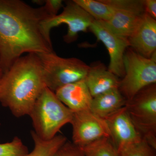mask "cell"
Listing matches in <instances>:
<instances>
[{"instance_id":"15","label":"cell","mask_w":156,"mask_h":156,"mask_svg":"<svg viewBox=\"0 0 156 156\" xmlns=\"http://www.w3.org/2000/svg\"><path fill=\"white\" fill-rule=\"evenodd\" d=\"M126 101L119 89H112L93 97L90 110L95 115L105 119L125 107Z\"/></svg>"},{"instance_id":"18","label":"cell","mask_w":156,"mask_h":156,"mask_svg":"<svg viewBox=\"0 0 156 156\" xmlns=\"http://www.w3.org/2000/svg\"><path fill=\"white\" fill-rule=\"evenodd\" d=\"M81 148L85 156H119V152L107 137L98 140Z\"/></svg>"},{"instance_id":"2","label":"cell","mask_w":156,"mask_h":156,"mask_svg":"<svg viewBox=\"0 0 156 156\" xmlns=\"http://www.w3.org/2000/svg\"><path fill=\"white\" fill-rule=\"evenodd\" d=\"M45 87L38 56L28 53L20 57L5 73L0 102L14 116L29 115Z\"/></svg>"},{"instance_id":"3","label":"cell","mask_w":156,"mask_h":156,"mask_svg":"<svg viewBox=\"0 0 156 156\" xmlns=\"http://www.w3.org/2000/svg\"><path fill=\"white\" fill-rule=\"evenodd\" d=\"M73 112L58 99L55 92L45 87L29 115L34 132L41 139L49 140L63 126L71 123Z\"/></svg>"},{"instance_id":"25","label":"cell","mask_w":156,"mask_h":156,"mask_svg":"<svg viewBox=\"0 0 156 156\" xmlns=\"http://www.w3.org/2000/svg\"></svg>"},{"instance_id":"23","label":"cell","mask_w":156,"mask_h":156,"mask_svg":"<svg viewBox=\"0 0 156 156\" xmlns=\"http://www.w3.org/2000/svg\"><path fill=\"white\" fill-rule=\"evenodd\" d=\"M145 12L153 19H156V0H144Z\"/></svg>"},{"instance_id":"22","label":"cell","mask_w":156,"mask_h":156,"mask_svg":"<svg viewBox=\"0 0 156 156\" xmlns=\"http://www.w3.org/2000/svg\"><path fill=\"white\" fill-rule=\"evenodd\" d=\"M44 2L43 7L51 18L56 16L59 10L63 7L62 0H46Z\"/></svg>"},{"instance_id":"1","label":"cell","mask_w":156,"mask_h":156,"mask_svg":"<svg viewBox=\"0 0 156 156\" xmlns=\"http://www.w3.org/2000/svg\"><path fill=\"white\" fill-rule=\"evenodd\" d=\"M51 18L43 6L21 0H0V68L5 73L24 53L53 51L42 23Z\"/></svg>"},{"instance_id":"19","label":"cell","mask_w":156,"mask_h":156,"mask_svg":"<svg viewBox=\"0 0 156 156\" xmlns=\"http://www.w3.org/2000/svg\"><path fill=\"white\" fill-rule=\"evenodd\" d=\"M156 150L142 139L124 148L119 153V156H156Z\"/></svg>"},{"instance_id":"17","label":"cell","mask_w":156,"mask_h":156,"mask_svg":"<svg viewBox=\"0 0 156 156\" xmlns=\"http://www.w3.org/2000/svg\"><path fill=\"white\" fill-rule=\"evenodd\" d=\"M95 20L107 22L114 12L113 8L102 0H74Z\"/></svg>"},{"instance_id":"11","label":"cell","mask_w":156,"mask_h":156,"mask_svg":"<svg viewBox=\"0 0 156 156\" xmlns=\"http://www.w3.org/2000/svg\"><path fill=\"white\" fill-rule=\"evenodd\" d=\"M110 139L119 152L124 148L142 140L129 118L125 107L105 119Z\"/></svg>"},{"instance_id":"5","label":"cell","mask_w":156,"mask_h":156,"mask_svg":"<svg viewBox=\"0 0 156 156\" xmlns=\"http://www.w3.org/2000/svg\"><path fill=\"white\" fill-rule=\"evenodd\" d=\"M125 107L142 139L156 149V83L141 89Z\"/></svg>"},{"instance_id":"24","label":"cell","mask_w":156,"mask_h":156,"mask_svg":"<svg viewBox=\"0 0 156 156\" xmlns=\"http://www.w3.org/2000/svg\"><path fill=\"white\" fill-rule=\"evenodd\" d=\"M4 74H5V73L4 72L2 69L0 68V94H1V89H2V84Z\"/></svg>"},{"instance_id":"4","label":"cell","mask_w":156,"mask_h":156,"mask_svg":"<svg viewBox=\"0 0 156 156\" xmlns=\"http://www.w3.org/2000/svg\"><path fill=\"white\" fill-rule=\"evenodd\" d=\"M37 54L41 63L45 86L53 92L87 76L89 66L79 58H63L54 51Z\"/></svg>"},{"instance_id":"12","label":"cell","mask_w":156,"mask_h":156,"mask_svg":"<svg viewBox=\"0 0 156 156\" xmlns=\"http://www.w3.org/2000/svg\"><path fill=\"white\" fill-rule=\"evenodd\" d=\"M130 48L141 56L151 58L156 52V20L145 13L128 39Z\"/></svg>"},{"instance_id":"20","label":"cell","mask_w":156,"mask_h":156,"mask_svg":"<svg viewBox=\"0 0 156 156\" xmlns=\"http://www.w3.org/2000/svg\"><path fill=\"white\" fill-rule=\"evenodd\" d=\"M28 153L27 147L17 136L10 142L0 143V156H25Z\"/></svg>"},{"instance_id":"13","label":"cell","mask_w":156,"mask_h":156,"mask_svg":"<svg viewBox=\"0 0 156 156\" xmlns=\"http://www.w3.org/2000/svg\"><path fill=\"white\" fill-rule=\"evenodd\" d=\"M55 93L73 112L90 110L93 98L84 79L62 87Z\"/></svg>"},{"instance_id":"16","label":"cell","mask_w":156,"mask_h":156,"mask_svg":"<svg viewBox=\"0 0 156 156\" xmlns=\"http://www.w3.org/2000/svg\"><path fill=\"white\" fill-rule=\"evenodd\" d=\"M31 134L33 140L34 148L25 156H53L67 141L66 137L60 134L49 140L41 139L33 131Z\"/></svg>"},{"instance_id":"7","label":"cell","mask_w":156,"mask_h":156,"mask_svg":"<svg viewBox=\"0 0 156 156\" xmlns=\"http://www.w3.org/2000/svg\"><path fill=\"white\" fill-rule=\"evenodd\" d=\"M65 3L61 14L45 20L42 23V27L45 36L51 40V29L63 23L66 24L67 33L63 37V40L70 44L77 40L79 33L87 32L95 19L74 0L66 1Z\"/></svg>"},{"instance_id":"14","label":"cell","mask_w":156,"mask_h":156,"mask_svg":"<svg viewBox=\"0 0 156 156\" xmlns=\"http://www.w3.org/2000/svg\"><path fill=\"white\" fill-rule=\"evenodd\" d=\"M84 80L92 98L110 90L119 89L120 80L104 64L98 61L89 66Z\"/></svg>"},{"instance_id":"6","label":"cell","mask_w":156,"mask_h":156,"mask_svg":"<svg viewBox=\"0 0 156 156\" xmlns=\"http://www.w3.org/2000/svg\"><path fill=\"white\" fill-rule=\"evenodd\" d=\"M156 56L147 58L129 47L124 56L125 74L119 89L126 100H130L141 89L156 83Z\"/></svg>"},{"instance_id":"21","label":"cell","mask_w":156,"mask_h":156,"mask_svg":"<svg viewBox=\"0 0 156 156\" xmlns=\"http://www.w3.org/2000/svg\"><path fill=\"white\" fill-rule=\"evenodd\" d=\"M53 156H85L82 149L73 142L66 141Z\"/></svg>"},{"instance_id":"10","label":"cell","mask_w":156,"mask_h":156,"mask_svg":"<svg viewBox=\"0 0 156 156\" xmlns=\"http://www.w3.org/2000/svg\"><path fill=\"white\" fill-rule=\"evenodd\" d=\"M73 143L83 148L102 138H110L105 120L95 115L89 110L73 112Z\"/></svg>"},{"instance_id":"9","label":"cell","mask_w":156,"mask_h":156,"mask_svg":"<svg viewBox=\"0 0 156 156\" xmlns=\"http://www.w3.org/2000/svg\"><path fill=\"white\" fill-rule=\"evenodd\" d=\"M112 6L114 12L106 23L116 34L128 39L146 13L144 0H114Z\"/></svg>"},{"instance_id":"8","label":"cell","mask_w":156,"mask_h":156,"mask_svg":"<svg viewBox=\"0 0 156 156\" xmlns=\"http://www.w3.org/2000/svg\"><path fill=\"white\" fill-rule=\"evenodd\" d=\"M89 29L108 51L110 62L108 69L119 78L125 75L124 56L130 47L128 39L114 32L106 22L94 20Z\"/></svg>"}]
</instances>
